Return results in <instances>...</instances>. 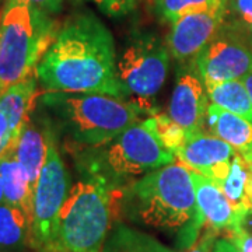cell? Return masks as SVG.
<instances>
[{"mask_svg":"<svg viewBox=\"0 0 252 252\" xmlns=\"http://www.w3.org/2000/svg\"><path fill=\"white\" fill-rule=\"evenodd\" d=\"M35 76L46 93L104 94L126 101L114 36L91 13L74 14L58 30Z\"/></svg>","mask_w":252,"mask_h":252,"instance_id":"obj_1","label":"cell"},{"mask_svg":"<svg viewBox=\"0 0 252 252\" xmlns=\"http://www.w3.org/2000/svg\"><path fill=\"white\" fill-rule=\"evenodd\" d=\"M122 188L87 174L63 203L51 252H101L121 213Z\"/></svg>","mask_w":252,"mask_h":252,"instance_id":"obj_2","label":"cell"},{"mask_svg":"<svg viewBox=\"0 0 252 252\" xmlns=\"http://www.w3.org/2000/svg\"><path fill=\"white\" fill-rule=\"evenodd\" d=\"M121 212L133 221L156 228H189L196 216L195 185L189 168L174 161L124 187Z\"/></svg>","mask_w":252,"mask_h":252,"instance_id":"obj_3","label":"cell"},{"mask_svg":"<svg viewBox=\"0 0 252 252\" xmlns=\"http://www.w3.org/2000/svg\"><path fill=\"white\" fill-rule=\"evenodd\" d=\"M42 105L70 143L93 149L109 143L140 122V111L124 99L89 93H45Z\"/></svg>","mask_w":252,"mask_h":252,"instance_id":"obj_4","label":"cell"},{"mask_svg":"<svg viewBox=\"0 0 252 252\" xmlns=\"http://www.w3.org/2000/svg\"><path fill=\"white\" fill-rule=\"evenodd\" d=\"M58 30L49 14L21 0H6L0 10V93L35 74Z\"/></svg>","mask_w":252,"mask_h":252,"instance_id":"obj_5","label":"cell"},{"mask_svg":"<svg viewBox=\"0 0 252 252\" xmlns=\"http://www.w3.org/2000/svg\"><path fill=\"white\" fill-rule=\"evenodd\" d=\"M91 160L89 174L101 177L111 185L125 182L127 178L150 172L177 160V156L167 150L154 132L153 117L137 122L109 143Z\"/></svg>","mask_w":252,"mask_h":252,"instance_id":"obj_6","label":"cell"},{"mask_svg":"<svg viewBox=\"0 0 252 252\" xmlns=\"http://www.w3.org/2000/svg\"><path fill=\"white\" fill-rule=\"evenodd\" d=\"M170 64V51L153 35L136 36L117 62L125 99L140 112L157 114L154 99L161 90Z\"/></svg>","mask_w":252,"mask_h":252,"instance_id":"obj_7","label":"cell"},{"mask_svg":"<svg viewBox=\"0 0 252 252\" xmlns=\"http://www.w3.org/2000/svg\"><path fill=\"white\" fill-rule=\"evenodd\" d=\"M69 189L70 177L55 140H52L34 190L31 248L36 252H51L52 250L59 213L67 198Z\"/></svg>","mask_w":252,"mask_h":252,"instance_id":"obj_8","label":"cell"},{"mask_svg":"<svg viewBox=\"0 0 252 252\" xmlns=\"http://www.w3.org/2000/svg\"><path fill=\"white\" fill-rule=\"evenodd\" d=\"M225 16V0H216L203 9L181 16L171 24L167 48L181 63L195 61L203 48L220 32Z\"/></svg>","mask_w":252,"mask_h":252,"instance_id":"obj_9","label":"cell"},{"mask_svg":"<svg viewBox=\"0 0 252 252\" xmlns=\"http://www.w3.org/2000/svg\"><path fill=\"white\" fill-rule=\"evenodd\" d=\"M189 171L195 185L196 216L195 221L188 228L184 245H192L200 227H206V230L215 231L217 234L220 231L230 233L243 224L244 220L251 212L243 213L235 210L224 195V192L219 187V184L203 177L199 172L192 170Z\"/></svg>","mask_w":252,"mask_h":252,"instance_id":"obj_10","label":"cell"},{"mask_svg":"<svg viewBox=\"0 0 252 252\" xmlns=\"http://www.w3.org/2000/svg\"><path fill=\"white\" fill-rule=\"evenodd\" d=\"M209 105L206 86L199 74L196 64L182 63L177 72L168 115L182 126L187 135H196L203 132Z\"/></svg>","mask_w":252,"mask_h":252,"instance_id":"obj_11","label":"cell"},{"mask_svg":"<svg viewBox=\"0 0 252 252\" xmlns=\"http://www.w3.org/2000/svg\"><path fill=\"white\" fill-rule=\"evenodd\" d=\"M195 64L205 83L243 80L252 73V52L237 39L217 34L196 56Z\"/></svg>","mask_w":252,"mask_h":252,"instance_id":"obj_12","label":"cell"},{"mask_svg":"<svg viewBox=\"0 0 252 252\" xmlns=\"http://www.w3.org/2000/svg\"><path fill=\"white\" fill-rule=\"evenodd\" d=\"M235 154L234 149L220 137L200 132L188 136L175 156L189 170L220 184L227 178Z\"/></svg>","mask_w":252,"mask_h":252,"instance_id":"obj_13","label":"cell"},{"mask_svg":"<svg viewBox=\"0 0 252 252\" xmlns=\"http://www.w3.org/2000/svg\"><path fill=\"white\" fill-rule=\"evenodd\" d=\"M54 140V135L49 129L39 127L31 119L24 124L20 135L11 142V150L17 161L27 171L31 184L35 187L41 170L48 156L49 144Z\"/></svg>","mask_w":252,"mask_h":252,"instance_id":"obj_14","label":"cell"},{"mask_svg":"<svg viewBox=\"0 0 252 252\" xmlns=\"http://www.w3.org/2000/svg\"><path fill=\"white\" fill-rule=\"evenodd\" d=\"M0 177L3 182L4 202L24 210L32 223L35 187L31 184L27 171L14 157L11 144L0 154Z\"/></svg>","mask_w":252,"mask_h":252,"instance_id":"obj_15","label":"cell"},{"mask_svg":"<svg viewBox=\"0 0 252 252\" xmlns=\"http://www.w3.org/2000/svg\"><path fill=\"white\" fill-rule=\"evenodd\" d=\"M207 119L213 135L228 143L237 153L252 164V122L210 104Z\"/></svg>","mask_w":252,"mask_h":252,"instance_id":"obj_16","label":"cell"},{"mask_svg":"<svg viewBox=\"0 0 252 252\" xmlns=\"http://www.w3.org/2000/svg\"><path fill=\"white\" fill-rule=\"evenodd\" d=\"M38 95V79L35 74L9 86L0 93V109L9 121L10 130L18 136L30 112L35 105Z\"/></svg>","mask_w":252,"mask_h":252,"instance_id":"obj_17","label":"cell"},{"mask_svg":"<svg viewBox=\"0 0 252 252\" xmlns=\"http://www.w3.org/2000/svg\"><path fill=\"white\" fill-rule=\"evenodd\" d=\"M31 247V219L20 207L0 203V252H18Z\"/></svg>","mask_w":252,"mask_h":252,"instance_id":"obj_18","label":"cell"},{"mask_svg":"<svg viewBox=\"0 0 252 252\" xmlns=\"http://www.w3.org/2000/svg\"><path fill=\"white\" fill-rule=\"evenodd\" d=\"M210 104L252 122V101L243 80L205 83Z\"/></svg>","mask_w":252,"mask_h":252,"instance_id":"obj_19","label":"cell"},{"mask_svg":"<svg viewBox=\"0 0 252 252\" xmlns=\"http://www.w3.org/2000/svg\"><path fill=\"white\" fill-rule=\"evenodd\" d=\"M101 252H177L152 235L125 224H115Z\"/></svg>","mask_w":252,"mask_h":252,"instance_id":"obj_20","label":"cell"},{"mask_svg":"<svg viewBox=\"0 0 252 252\" xmlns=\"http://www.w3.org/2000/svg\"><path fill=\"white\" fill-rule=\"evenodd\" d=\"M248 175H250V162L243 156L237 153L231 161V168L227 178L219 184V187L224 192V195L234 206L235 210L243 213L252 212V203L247 195Z\"/></svg>","mask_w":252,"mask_h":252,"instance_id":"obj_21","label":"cell"},{"mask_svg":"<svg viewBox=\"0 0 252 252\" xmlns=\"http://www.w3.org/2000/svg\"><path fill=\"white\" fill-rule=\"evenodd\" d=\"M154 119V132L161 144L174 154L185 144L188 135L168 114H156Z\"/></svg>","mask_w":252,"mask_h":252,"instance_id":"obj_22","label":"cell"},{"mask_svg":"<svg viewBox=\"0 0 252 252\" xmlns=\"http://www.w3.org/2000/svg\"><path fill=\"white\" fill-rule=\"evenodd\" d=\"M213 1L216 0H154L158 14L170 24L178 20L181 16L203 9Z\"/></svg>","mask_w":252,"mask_h":252,"instance_id":"obj_23","label":"cell"},{"mask_svg":"<svg viewBox=\"0 0 252 252\" xmlns=\"http://www.w3.org/2000/svg\"><path fill=\"white\" fill-rule=\"evenodd\" d=\"M99 7L101 11L105 14L118 17V16H125L129 11L135 9L137 0H91Z\"/></svg>","mask_w":252,"mask_h":252,"instance_id":"obj_24","label":"cell"},{"mask_svg":"<svg viewBox=\"0 0 252 252\" xmlns=\"http://www.w3.org/2000/svg\"><path fill=\"white\" fill-rule=\"evenodd\" d=\"M227 240L231 241L240 252H252V233H250L243 224L227 233Z\"/></svg>","mask_w":252,"mask_h":252,"instance_id":"obj_25","label":"cell"},{"mask_svg":"<svg viewBox=\"0 0 252 252\" xmlns=\"http://www.w3.org/2000/svg\"><path fill=\"white\" fill-rule=\"evenodd\" d=\"M216 233L206 230L203 234L199 237V240L196 243H193V245L189 247V250L187 252H212L213 247L216 244Z\"/></svg>","mask_w":252,"mask_h":252,"instance_id":"obj_26","label":"cell"},{"mask_svg":"<svg viewBox=\"0 0 252 252\" xmlns=\"http://www.w3.org/2000/svg\"><path fill=\"white\" fill-rule=\"evenodd\" d=\"M16 139H17V136L13 135V132L10 130L9 121L0 109V154L3 153L11 144V142H14Z\"/></svg>","mask_w":252,"mask_h":252,"instance_id":"obj_27","label":"cell"},{"mask_svg":"<svg viewBox=\"0 0 252 252\" xmlns=\"http://www.w3.org/2000/svg\"><path fill=\"white\" fill-rule=\"evenodd\" d=\"M31 7L42 10L46 14H54L62 9L63 0H21Z\"/></svg>","mask_w":252,"mask_h":252,"instance_id":"obj_28","label":"cell"},{"mask_svg":"<svg viewBox=\"0 0 252 252\" xmlns=\"http://www.w3.org/2000/svg\"><path fill=\"white\" fill-rule=\"evenodd\" d=\"M235 7L244 23L252 31V0H235Z\"/></svg>","mask_w":252,"mask_h":252,"instance_id":"obj_29","label":"cell"},{"mask_svg":"<svg viewBox=\"0 0 252 252\" xmlns=\"http://www.w3.org/2000/svg\"><path fill=\"white\" fill-rule=\"evenodd\" d=\"M212 252H240L234 245L231 244V241H228L227 238L223 240H217L215 247H213V251Z\"/></svg>","mask_w":252,"mask_h":252,"instance_id":"obj_30","label":"cell"},{"mask_svg":"<svg viewBox=\"0 0 252 252\" xmlns=\"http://www.w3.org/2000/svg\"><path fill=\"white\" fill-rule=\"evenodd\" d=\"M247 195L252 203V164L250 162V175H248V182H247Z\"/></svg>","mask_w":252,"mask_h":252,"instance_id":"obj_31","label":"cell"},{"mask_svg":"<svg viewBox=\"0 0 252 252\" xmlns=\"http://www.w3.org/2000/svg\"><path fill=\"white\" fill-rule=\"evenodd\" d=\"M243 83L245 84V87H247L248 93H250V97H251V101H252V73L247 74V76L244 77Z\"/></svg>","mask_w":252,"mask_h":252,"instance_id":"obj_32","label":"cell"},{"mask_svg":"<svg viewBox=\"0 0 252 252\" xmlns=\"http://www.w3.org/2000/svg\"><path fill=\"white\" fill-rule=\"evenodd\" d=\"M4 202V193H3V182H1V177H0V203Z\"/></svg>","mask_w":252,"mask_h":252,"instance_id":"obj_33","label":"cell"},{"mask_svg":"<svg viewBox=\"0 0 252 252\" xmlns=\"http://www.w3.org/2000/svg\"><path fill=\"white\" fill-rule=\"evenodd\" d=\"M0 4H1V0H0ZM0 10H1V9H0Z\"/></svg>","mask_w":252,"mask_h":252,"instance_id":"obj_34","label":"cell"}]
</instances>
